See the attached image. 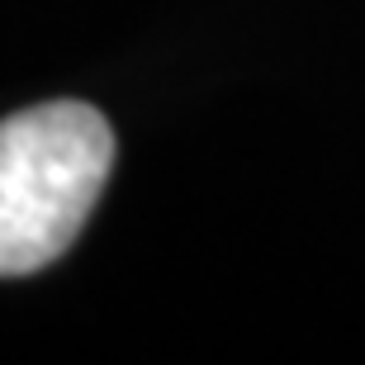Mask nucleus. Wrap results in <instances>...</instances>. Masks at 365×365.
<instances>
[{"label":"nucleus","mask_w":365,"mask_h":365,"mask_svg":"<svg viewBox=\"0 0 365 365\" xmlns=\"http://www.w3.org/2000/svg\"><path fill=\"white\" fill-rule=\"evenodd\" d=\"M109 166L114 133L81 100L0 119V275L48 271L100 204Z\"/></svg>","instance_id":"obj_1"}]
</instances>
